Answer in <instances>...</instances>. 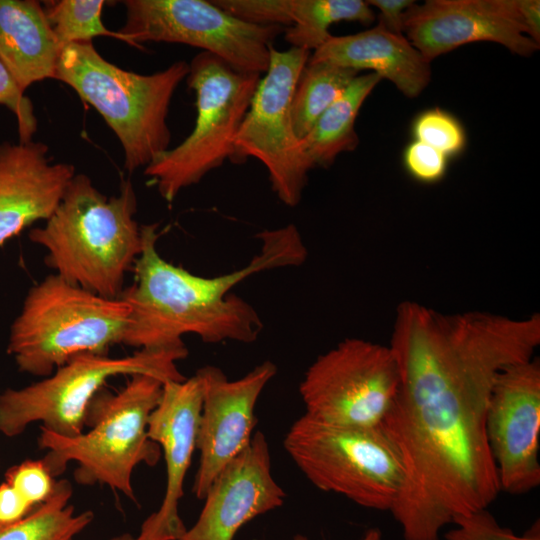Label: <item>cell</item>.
Masks as SVG:
<instances>
[{
	"label": "cell",
	"mask_w": 540,
	"mask_h": 540,
	"mask_svg": "<svg viewBox=\"0 0 540 540\" xmlns=\"http://www.w3.org/2000/svg\"><path fill=\"white\" fill-rule=\"evenodd\" d=\"M5 482L32 507L46 501L53 493L56 483L42 459L25 460L10 467L5 473Z\"/></svg>",
	"instance_id": "cell-29"
},
{
	"label": "cell",
	"mask_w": 540,
	"mask_h": 540,
	"mask_svg": "<svg viewBox=\"0 0 540 540\" xmlns=\"http://www.w3.org/2000/svg\"><path fill=\"white\" fill-rule=\"evenodd\" d=\"M118 32L131 45L179 43L202 49L236 70L264 74L274 40L285 27L245 22L205 0H126Z\"/></svg>",
	"instance_id": "cell-10"
},
{
	"label": "cell",
	"mask_w": 540,
	"mask_h": 540,
	"mask_svg": "<svg viewBox=\"0 0 540 540\" xmlns=\"http://www.w3.org/2000/svg\"><path fill=\"white\" fill-rule=\"evenodd\" d=\"M407 40L431 62L462 45L496 42L528 57L539 49L522 24L516 0H427L404 15Z\"/></svg>",
	"instance_id": "cell-15"
},
{
	"label": "cell",
	"mask_w": 540,
	"mask_h": 540,
	"mask_svg": "<svg viewBox=\"0 0 540 540\" xmlns=\"http://www.w3.org/2000/svg\"><path fill=\"white\" fill-rule=\"evenodd\" d=\"M374 19L371 6L362 0H293L292 25L283 34L291 47L312 53L332 37V24L351 21L369 25Z\"/></svg>",
	"instance_id": "cell-23"
},
{
	"label": "cell",
	"mask_w": 540,
	"mask_h": 540,
	"mask_svg": "<svg viewBox=\"0 0 540 540\" xmlns=\"http://www.w3.org/2000/svg\"><path fill=\"white\" fill-rule=\"evenodd\" d=\"M157 227L156 223L141 226L135 280L120 296L130 309L122 343L138 350L182 345L186 334H195L205 343L256 341L263 328L259 314L230 290L253 274L299 266L307 258L297 227L288 224L259 232L260 251L243 268L203 277L160 255Z\"/></svg>",
	"instance_id": "cell-2"
},
{
	"label": "cell",
	"mask_w": 540,
	"mask_h": 540,
	"mask_svg": "<svg viewBox=\"0 0 540 540\" xmlns=\"http://www.w3.org/2000/svg\"><path fill=\"white\" fill-rule=\"evenodd\" d=\"M63 47L35 0H0V61L25 92L54 79Z\"/></svg>",
	"instance_id": "cell-20"
},
{
	"label": "cell",
	"mask_w": 540,
	"mask_h": 540,
	"mask_svg": "<svg viewBox=\"0 0 540 540\" xmlns=\"http://www.w3.org/2000/svg\"><path fill=\"white\" fill-rule=\"evenodd\" d=\"M309 61H329L358 72L371 70L407 97L418 96L431 78L430 62L406 37L380 24L356 34L332 36L311 53Z\"/></svg>",
	"instance_id": "cell-19"
},
{
	"label": "cell",
	"mask_w": 540,
	"mask_h": 540,
	"mask_svg": "<svg viewBox=\"0 0 540 540\" xmlns=\"http://www.w3.org/2000/svg\"><path fill=\"white\" fill-rule=\"evenodd\" d=\"M0 105L9 109L16 117L19 142L32 141L37 131L34 107L11 73L0 61Z\"/></svg>",
	"instance_id": "cell-30"
},
{
	"label": "cell",
	"mask_w": 540,
	"mask_h": 540,
	"mask_svg": "<svg viewBox=\"0 0 540 540\" xmlns=\"http://www.w3.org/2000/svg\"><path fill=\"white\" fill-rule=\"evenodd\" d=\"M453 528L445 532V540H540L539 522L523 535L498 523L487 508L458 516Z\"/></svg>",
	"instance_id": "cell-27"
},
{
	"label": "cell",
	"mask_w": 540,
	"mask_h": 540,
	"mask_svg": "<svg viewBox=\"0 0 540 540\" xmlns=\"http://www.w3.org/2000/svg\"><path fill=\"white\" fill-rule=\"evenodd\" d=\"M539 344L528 318L399 304L389 347L400 385L381 427L402 460L403 485L390 512L404 540H440L455 518L496 499L489 396L499 373L533 358Z\"/></svg>",
	"instance_id": "cell-1"
},
{
	"label": "cell",
	"mask_w": 540,
	"mask_h": 540,
	"mask_svg": "<svg viewBox=\"0 0 540 540\" xmlns=\"http://www.w3.org/2000/svg\"><path fill=\"white\" fill-rule=\"evenodd\" d=\"M188 72L189 63L179 60L159 72L138 74L107 61L92 42H77L63 47L54 79L103 117L122 146L124 168L133 173L169 149V107Z\"/></svg>",
	"instance_id": "cell-4"
},
{
	"label": "cell",
	"mask_w": 540,
	"mask_h": 540,
	"mask_svg": "<svg viewBox=\"0 0 540 540\" xmlns=\"http://www.w3.org/2000/svg\"><path fill=\"white\" fill-rule=\"evenodd\" d=\"M212 2L245 22L262 26L292 25L293 0H212Z\"/></svg>",
	"instance_id": "cell-28"
},
{
	"label": "cell",
	"mask_w": 540,
	"mask_h": 540,
	"mask_svg": "<svg viewBox=\"0 0 540 540\" xmlns=\"http://www.w3.org/2000/svg\"><path fill=\"white\" fill-rule=\"evenodd\" d=\"M261 77L236 70L208 52L190 61L186 82L196 97L194 128L144 168L167 203L226 160L237 163L235 139Z\"/></svg>",
	"instance_id": "cell-7"
},
{
	"label": "cell",
	"mask_w": 540,
	"mask_h": 540,
	"mask_svg": "<svg viewBox=\"0 0 540 540\" xmlns=\"http://www.w3.org/2000/svg\"><path fill=\"white\" fill-rule=\"evenodd\" d=\"M103 0L45 1L47 20L62 47L77 42H92L96 37H111L131 45L120 32L109 30L102 21Z\"/></svg>",
	"instance_id": "cell-25"
},
{
	"label": "cell",
	"mask_w": 540,
	"mask_h": 540,
	"mask_svg": "<svg viewBox=\"0 0 540 540\" xmlns=\"http://www.w3.org/2000/svg\"><path fill=\"white\" fill-rule=\"evenodd\" d=\"M369 6L380 11L379 23L391 33L403 35L404 15L415 2L412 0H368Z\"/></svg>",
	"instance_id": "cell-33"
},
{
	"label": "cell",
	"mask_w": 540,
	"mask_h": 540,
	"mask_svg": "<svg viewBox=\"0 0 540 540\" xmlns=\"http://www.w3.org/2000/svg\"><path fill=\"white\" fill-rule=\"evenodd\" d=\"M380 80L372 72L357 75L301 139L303 152L311 168H326L332 165L340 153L357 147L359 138L354 126L358 112Z\"/></svg>",
	"instance_id": "cell-21"
},
{
	"label": "cell",
	"mask_w": 540,
	"mask_h": 540,
	"mask_svg": "<svg viewBox=\"0 0 540 540\" xmlns=\"http://www.w3.org/2000/svg\"><path fill=\"white\" fill-rule=\"evenodd\" d=\"M163 384L157 377L135 374L116 394L100 390L89 405L90 429L75 437L41 428L38 445L47 450L42 461L51 475L59 476L74 461L79 484H105L134 500L135 467L154 466L160 459L161 449L148 437L147 427Z\"/></svg>",
	"instance_id": "cell-5"
},
{
	"label": "cell",
	"mask_w": 540,
	"mask_h": 540,
	"mask_svg": "<svg viewBox=\"0 0 540 540\" xmlns=\"http://www.w3.org/2000/svg\"><path fill=\"white\" fill-rule=\"evenodd\" d=\"M285 497L272 474L266 437L257 431L215 477L196 522L176 540H233L243 525L280 507Z\"/></svg>",
	"instance_id": "cell-16"
},
{
	"label": "cell",
	"mask_w": 540,
	"mask_h": 540,
	"mask_svg": "<svg viewBox=\"0 0 540 540\" xmlns=\"http://www.w3.org/2000/svg\"><path fill=\"white\" fill-rule=\"evenodd\" d=\"M33 508L8 483L3 482L0 484V527L8 526L21 520Z\"/></svg>",
	"instance_id": "cell-32"
},
{
	"label": "cell",
	"mask_w": 540,
	"mask_h": 540,
	"mask_svg": "<svg viewBox=\"0 0 540 540\" xmlns=\"http://www.w3.org/2000/svg\"><path fill=\"white\" fill-rule=\"evenodd\" d=\"M486 437L500 490L522 495L540 485V362L505 367L486 410Z\"/></svg>",
	"instance_id": "cell-13"
},
{
	"label": "cell",
	"mask_w": 540,
	"mask_h": 540,
	"mask_svg": "<svg viewBox=\"0 0 540 540\" xmlns=\"http://www.w3.org/2000/svg\"><path fill=\"white\" fill-rule=\"evenodd\" d=\"M188 355L184 344L158 349H140L134 354L111 358L107 355L74 357L51 375L28 386L0 393V433L22 434L34 422L64 437H75L86 426L92 399L109 378L147 374L167 381L185 377L177 362Z\"/></svg>",
	"instance_id": "cell-9"
},
{
	"label": "cell",
	"mask_w": 540,
	"mask_h": 540,
	"mask_svg": "<svg viewBox=\"0 0 540 540\" xmlns=\"http://www.w3.org/2000/svg\"><path fill=\"white\" fill-rule=\"evenodd\" d=\"M202 409V385L195 374L163 384L161 398L148 419V437L163 451L166 489L158 510L142 524L147 540H176L186 530L178 513L184 480L196 449Z\"/></svg>",
	"instance_id": "cell-17"
},
{
	"label": "cell",
	"mask_w": 540,
	"mask_h": 540,
	"mask_svg": "<svg viewBox=\"0 0 540 540\" xmlns=\"http://www.w3.org/2000/svg\"><path fill=\"white\" fill-rule=\"evenodd\" d=\"M276 372L269 360L236 380H228L216 366L197 370L202 385L196 440L200 459L192 492L198 499L205 497L218 473L249 445L256 425V403Z\"/></svg>",
	"instance_id": "cell-14"
},
{
	"label": "cell",
	"mask_w": 540,
	"mask_h": 540,
	"mask_svg": "<svg viewBox=\"0 0 540 540\" xmlns=\"http://www.w3.org/2000/svg\"><path fill=\"white\" fill-rule=\"evenodd\" d=\"M357 75V70L329 61L308 60L291 101V119L300 140Z\"/></svg>",
	"instance_id": "cell-24"
},
{
	"label": "cell",
	"mask_w": 540,
	"mask_h": 540,
	"mask_svg": "<svg viewBox=\"0 0 540 540\" xmlns=\"http://www.w3.org/2000/svg\"><path fill=\"white\" fill-rule=\"evenodd\" d=\"M403 160L409 174L424 183L439 181L447 169V156L419 141L407 145Z\"/></svg>",
	"instance_id": "cell-31"
},
{
	"label": "cell",
	"mask_w": 540,
	"mask_h": 540,
	"mask_svg": "<svg viewBox=\"0 0 540 540\" xmlns=\"http://www.w3.org/2000/svg\"><path fill=\"white\" fill-rule=\"evenodd\" d=\"M109 540H146V539L141 537L139 534L138 536H132L128 533H124V534L114 536L110 538Z\"/></svg>",
	"instance_id": "cell-36"
},
{
	"label": "cell",
	"mask_w": 540,
	"mask_h": 540,
	"mask_svg": "<svg viewBox=\"0 0 540 540\" xmlns=\"http://www.w3.org/2000/svg\"><path fill=\"white\" fill-rule=\"evenodd\" d=\"M518 12L526 35L538 45L540 44V1L516 0Z\"/></svg>",
	"instance_id": "cell-34"
},
{
	"label": "cell",
	"mask_w": 540,
	"mask_h": 540,
	"mask_svg": "<svg viewBox=\"0 0 540 540\" xmlns=\"http://www.w3.org/2000/svg\"><path fill=\"white\" fill-rule=\"evenodd\" d=\"M310 55L295 47L284 51L271 48L268 69L235 139L237 163L248 157L259 160L273 192L289 207L299 204L312 169L291 119L293 92Z\"/></svg>",
	"instance_id": "cell-12"
},
{
	"label": "cell",
	"mask_w": 540,
	"mask_h": 540,
	"mask_svg": "<svg viewBox=\"0 0 540 540\" xmlns=\"http://www.w3.org/2000/svg\"><path fill=\"white\" fill-rule=\"evenodd\" d=\"M284 448L316 488L362 507L390 511L401 491V456L381 426L335 425L304 414L286 433Z\"/></svg>",
	"instance_id": "cell-8"
},
{
	"label": "cell",
	"mask_w": 540,
	"mask_h": 540,
	"mask_svg": "<svg viewBox=\"0 0 540 540\" xmlns=\"http://www.w3.org/2000/svg\"><path fill=\"white\" fill-rule=\"evenodd\" d=\"M400 375L389 346L348 338L321 354L299 386L305 414L321 422L379 427L398 394Z\"/></svg>",
	"instance_id": "cell-11"
},
{
	"label": "cell",
	"mask_w": 540,
	"mask_h": 540,
	"mask_svg": "<svg viewBox=\"0 0 540 540\" xmlns=\"http://www.w3.org/2000/svg\"><path fill=\"white\" fill-rule=\"evenodd\" d=\"M70 481H56L53 493L21 520L0 527V540H73L92 521V511L76 513L69 505Z\"/></svg>",
	"instance_id": "cell-22"
},
{
	"label": "cell",
	"mask_w": 540,
	"mask_h": 540,
	"mask_svg": "<svg viewBox=\"0 0 540 540\" xmlns=\"http://www.w3.org/2000/svg\"><path fill=\"white\" fill-rule=\"evenodd\" d=\"M136 212L130 180L109 197L87 175L75 174L53 214L30 230L29 239L45 249L55 274L102 297L120 298L142 249Z\"/></svg>",
	"instance_id": "cell-3"
},
{
	"label": "cell",
	"mask_w": 540,
	"mask_h": 540,
	"mask_svg": "<svg viewBox=\"0 0 540 540\" xmlns=\"http://www.w3.org/2000/svg\"><path fill=\"white\" fill-rule=\"evenodd\" d=\"M42 142L0 144V246L59 205L76 174L72 164L53 163Z\"/></svg>",
	"instance_id": "cell-18"
},
{
	"label": "cell",
	"mask_w": 540,
	"mask_h": 540,
	"mask_svg": "<svg viewBox=\"0 0 540 540\" xmlns=\"http://www.w3.org/2000/svg\"><path fill=\"white\" fill-rule=\"evenodd\" d=\"M130 309L53 273L32 286L10 326L7 352L21 372L47 377L80 355L122 343Z\"/></svg>",
	"instance_id": "cell-6"
},
{
	"label": "cell",
	"mask_w": 540,
	"mask_h": 540,
	"mask_svg": "<svg viewBox=\"0 0 540 540\" xmlns=\"http://www.w3.org/2000/svg\"><path fill=\"white\" fill-rule=\"evenodd\" d=\"M412 133L415 141L427 144L447 157L458 155L466 145L462 124L440 108L428 109L419 114L413 122Z\"/></svg>",
	"instance_id": "cell-26"
},
{
	"label": "cell",
	"mask_w": 540,
	"mask_h": 540,
	"mask_svg": "<svg viewBox=\"0 0 540 540\" xmlns=\"http://www.w3.org/2000/svg\"><path fill=\"white\" fill-rule=\"evenodd\" d=\"M292 540H309L306 536L298 534ZM359 540H382V533L378 528H370Z\"/></svg>",
	"instance_id": "cell-35"
}]
</instances>
